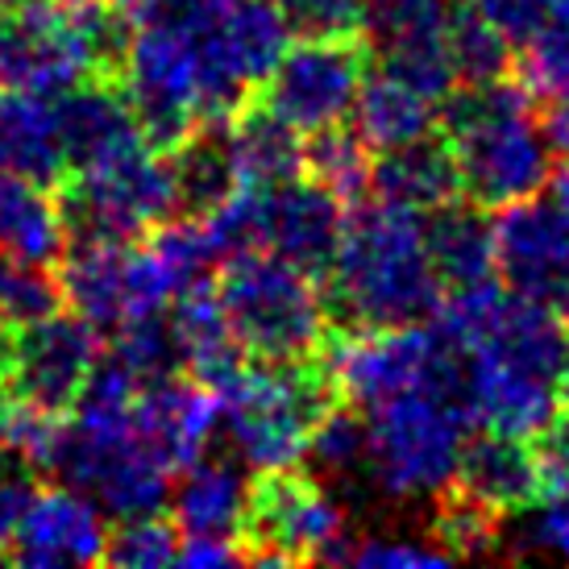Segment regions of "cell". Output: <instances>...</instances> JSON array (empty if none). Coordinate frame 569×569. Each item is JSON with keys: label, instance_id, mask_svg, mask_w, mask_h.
<instances>
[{"label": "cell", "instance_id": "c3c4849f", "mask_svg": "<svg viewBox=\"0 0 569 569\" xmlns=\"http://www.w3.org/2000/svg\"><path fill=\"white\" fill-rule=\"evenodd\" d=\"M4 425H9V396H4V382H0V453H4Z\"/></svg>", "mask_w": 569, "mask_h": 569}, {"label": "cell", "instance_id": "836d02e7", "mask_svg": "<svg viewBox=\"0 0 569 569\" xmlns=\"http://www.w3.org/2000/svg\"><path fill=\"white\" fill-rule=\"evenodd\" d=\"M499 523L487 507H478L475 499H466L461 490L445 487L437 495V520H432V532H437V545L453 557H482L487 549L499 545Z\"/></svg>", "mask_w": 569, "mask_h": 569}, {"label": "cell", "instance_id": "8992f818", "mask_svg": "<svg viewBox=\"0 0 569 569\" xmlns=\"http://www.w3.org/2000/svg\"><path fill=\"white\" fill-rule=\"evenodd\" d=\"M332 391L358 411L379 408L382 399L411 391L420 382L461 375L458 349L428 320L416 325H332L317 353Z\"/></svg>", "mask_w": 569, "mask_h": 569}, {"label": "cell", "instance_id": "44dd1931", "mask_svg": "<svg viewBox=\"0 0 569 569\" xmlns=\"http://www.w3.org/2000/svg\"><path fill=\"white\" fill-rule=\"evenodd\" d=\"M0 174L63 188L67 154L50 96L0 88Z\"/></svg>", "mask_w": 569, "mask_h": 569}, {"label": "cell", "instance_id": "7a4b0ae2", "mask_svg": "<svg viewBox=\"0 0 569 569\" xmlns=\"http://www.w3.org/2000/svg\"><path fill=\"white\" fill-rule=\"evenodd\" d=\"M437 133L449 146L461 200L487 212L537 196L553 174V150L537 121V100L511 76L458 83L441 100Z\"/></svg>", "mask_w": 569, "mask_h": 569}, {"label": "cell", "instance_id": "bcb514c9", "mask_svg": "<svg viewBox=\"0 0 569 569\" xmlns=\"http://www.w3.org/2000/svg\"><path fill=\"white\" fill-rule=\"evenodd\" d=\"M13 332L4 320H0V379H4V366H9V353H13Z\"/></svg>", "mask_w": 569, "mask_h": 569}, {"label": "cell", "instance_id": "f907efd6", "mask_svg": "<svg viewBox=\"0 0 569 569\" xmlns=\"http://www.w3.org/2000/svg\"><path fill=\"white\" fill-rule=\"evenodd\" d=\"M21 0H0V13H9V9H17Z\"/></svg>", "mask_w": 569, "mask_h": 569}, {"label": "cell", "instance_id": "ab89813d", "mask_svg": "<svg viewBox=\"0 0 569 569\" xmlns=\"http://www.w3.org/2000/svg\"><path fill=\"white\" fill-rule=\"evenodd\" d=\"M33 495H38V482H33V470H0V557L9 553L17 528L30 511Z\"/></svg>", "mask_w": 569, "mask_h": 569}, {"label": "cell", "instance_id": "484cf974", "mask_svg": "<svg viewBox=\"0 0 569 569\" xmlns=\"http://www.w3.org/2000/svg\"><path fill=\"white\" fill-rule=\"evenodd\" d=\"M437 112H441L437 100H428L411 83L370 67L349 121H353V133L375 154H382V150H399V146H411L428 133H437Z\"/></svg>", "mask_w": 569, "mask_h": 569}, {"label": "cell", "instance_id": "d4e9b609", "mask_svg": "<svg viewBox=\"0 0 569 569\" xmlns=\"http://www.w3.org/2000/svg\"><path fill=\"white\" fill-rule=\"evenodd\" d=\"M370 196L403 204L411 212H432V208L458 200V171H453V159H449V146L441 142V133H428L420 142L375 154Z\"/></svg>", "mask_w": 569, "mask_h": 569}, {"label": "cell", "instance_id": "d6a6232c", "mask_svg": "<svg viewBox=\"0 0 569 569\" xmlns=\"http://www.w3.org/2000/svg\"><path fill=\"white\" fill-rule=\"evenodd\" d=\"M453 67H458V83H487L511 76V38L461 0L453 13Z\"/></svg>", "mask_w": 569, "mask_h": 569}, {"label": "cell", "instance_id": "816d5d0a", "mask_svg": "<svg viewBox=\"0 0 569 569\" xmlns=\"http://www.w3.org/2000/svg\"><path fill=\"white\" fill-rule=\"evenodd\" d=\"M63 4H92V0H63Z\"/></svg>", "mask_w": 569, "mask_h": 569}, {"label": "cell", "instance_id": "f546056e", "mask_svg": "<svg viewBox=\"0 0 569 569\" xmlns=\"http://www.w3.org/2000/svg\"><path fill=\"white\" fill-rule=\"evenodd\" d=\"M174 183H179V208H188L191 217H204L208 208H217L238 188L233 183V167L224 154V138L212 129H196L188 142L171 150Z\"/></svg>", "mask_w": 569, "mask_h": 569}, {"label": "cell", "instance_id": "83f0119b", "mask_svg": "<svg viewBox=\"0 0 569 569\" xmlns=\"http://www.w3.org/2000/svg\"><path fill=\"white\" fill-rule=\"evenodd\" d=\"M425 238L441 291L495 279V241H490L487 208L470 204L461 196L432 208V212H425Z\"/></svg>", "mask_w": 569, "mask_h": 569}, {"label": "cell", "instance_id": "74e56055", "mask_svg": "<svg viewBox=\"0 0 569 569\" xmlns=\"http://www.w3.org/2000/svg\"><path fill=\"white\" fill-rule=\"evenodd\" d=\"M287 13L291 30L300 33H341L366 30V4L370 0H274Z\"/></svg>", "mask_w": 569, "mask_h": 569}, {"label": "cell", "instance_id": "cb8c5ba5", "mask_svg": "<svg viewBox=\"0 0 569 569\" xmlns=\"http://www.w3.org/2000/svg\"><path fill=\"white\" fill-rule=\"evenodd\" d=\"M174 528L179 537H238L250 507V482L238 461L196 458L174 490Z\"/></svg>", "mask_w": 569, "mask_h": 569}, {"label": "cell", "instance_id": "1f68e13d", "mask_svg": "<svg viewBox=\"0 0 569 569\" xmlns=\"http://www.w3.org/2000/svg\"><path fill=\"white\" fill-rule=\"evenodd\" d=\"M59 308H63V287H59L54 270L0 253V320L9 329L38 325V320L54 317Z\"/></svg>", "mask_w": 569, "mask_h": 569}, {"label": "cell", "instance_id": "681fc988", "mask_svg": "<svg viewBox=\"0 0 569 569\" xmlns=\"http://www.w3.org/2000/svg\"><path fill=\"white\" fill-rule=\"evenodd\" d=\"M557 312H561V317H566V325H569V283H566V291L557 296Z\"/></svg>", "mask_w": 569, "mask_h": 569}, {"label": "cell", "instance_id": "d590c367", "mask_svg": "<svg viewBox=\"0 0 569 569\" xmlns=\"http://www.w3.org/2000/svg\"><path fill=\"white\" fill-rule=\"evenodd\" d=\"M308 458L325 475H353L366 466V416L349 403H332L308 437Z\"/></svg>", "mask_w": 569, "mask_h": 569}, {"label": "cell", "instance_id": "7bdbcfd3", "mask_svg": "<svg viewBox=\"0 0 569 569\" xmlns=\"http://www.w3.org/2000/svg\"><path fill=\"white\" fill-rule=\"evenodd\" d=\"M221 0H117L129 26H150V21H191V17L217 9Z\"/></svg>", "mask_w": 569, "mask_h": 569}, {"label": "cell", "instance_id": "60d3db41", "mask_svg": "<svg viewBox=\"0 0 569 569\" xmlns=\"http://www.w3.org/2000/svg\"><path fill=\"white\" fill-rule=\"evenodd\" d=\"M537 520L528 528V545L545 553H561L569 561V495H545L537 499Z\"/></svg>", "mask_w": 569, "mask_h": 569}, {"label": "cell", "instance_id": "7c38bea8", "mask_svg": "<svg viewBox=\"0 0 569 569\" xmlns=\"http://www.w3.org/2000/svg\"><path fill=\"white\" fill-rule=\"evenodd\" d=\"M453 13L458 0H370L366 38L379 71L411 83L441 104L458 88L453 67Z\"/></svg>", "mask_w": 569, "mask_h": 569}, {"label": "cell", "instance_id": "5bb4252c", "mask_svg": "<svg viewBox=\"0 0 569 569\" xmlns=\"http://www.w3.org/2000/svg\"><path fill=\"white\" fill-rule=\"evenodd\" d=\"M133 428L150 449V458L174 478L208 453L221 428V399L200 379L162 375L142 382V391L133 399Z\"/></svg>", "mask_w": 569, "mask_h": 569}, {"label": "cell", "instance_id": "7402d4cb", "mask_svg": "<svg viewBox=\"0 0 569 569\" xmlns=\"http://www.w3.org/2000/svg\"><path fill=\"white\" fill-rule=\"evenodd\" d=\"M171 332L179 358H183V370L191 379L208 382L212 391L241 366L238 337L229 329L217 283H208V279L183 287L171 300Z\"/></svg>", "mask_w": 569, "mask_h": 569}, {"label": "cell", "instance_id": "30bf717a", "mask_svg": "<svg viewBox=\"0 0 569 569\" xmlns=\"http://www.w3.org/2000/svg\"><path fill=\"white\" fill-rule=\"evenodd\" d=\"M71 238L138 241L154 224L179 212V183H174L171 154L146 146L142 154L112 162L104 171L76 174L63 191Z\"/></svg>", "mask_w": 569, "mask_h": 569}, {"label": "cell", "instance_id": "f35d334b", "mask_svg": "<svg viewBox=\"0 0 569 569\" xmlns=\"http://www.w3.org/2000/svg\"><path fill=\"white\" fill-rule=\"evenodd\" d=\"M537 449V470H540V499L545 495H569V408L549 420L532 437Z\"/></svg>", "mask_w": 569, "mask_h": 569}, {"label": "cell", "instance_id": "e575fe53", "mask_svg": "<svg viewBox=\"0 0 569 569\" xmlns=\"http://www.w3.org/2000/svg\"><path fill=\"white\" fill-rule=\"evenodd\" d=\"M174 557H179V528L174 520H162V511L121 520V528L109 532L104 545V561L126 569H162L174 566Z\"/></svg>", "mask_w": 569, "mask_h": 569}, {"label": "cell", "instance_id": "d6986e66", "mask_svg": "<svg viewBox=\"0 0 569 569\" xmlns=\"http://www.w3.org/2000/svg\"><path fill=\"white\" fill-rule=\"evenodd\" d=\"M59 287L67 308L100 332L138 320L133 241L71 238L59 258Z\"/></svg>", "mask_w": 569, "mask_h": 569}, {"label": "cell", "instance_id": "ffe728a7", "mask_svg": "<svg viewBox=\"0 0 569 569\" xmlns=\"http://www.w3.org/2000/svg\"><path fill=\"white\" fill-rule=\"evenodd\" d=\"M453 490L478 507H487L495 520L520 516L540 499V470L537 449L523 437H503L478 428V437L461 445L458 470H453Z\"/></svg>", "mask_w": 569, "mask_h": 569}, {"label": "cell", "instance_id": "b9f144b4", "mask_svg": "<svg viewBox=\"0 0 569 569\" xmlns=\"http://www.w3.org/2000/svg\"><path fill=\"white\" fill-rule=\"evenodd\" d=\"M238 561H246V545L238 537H179L174 566L212 569V566H238Z\"/></svg>", "mask_w": 569, "mask_h": 569}, {"label": "cell", "instance_id": "52a82bcc", "mask_svg": "<svg viewBox=\"0 0 569 569\" xmlns=\"http://www.w3.org/2000/svg\"><path fill=\"white\" fill-rule=\"evenodd\" d=\"M370 67H375V47L366 30L303 33L287 42L253 100L300 138H308L329 126H346Z\"/></svg>", "mask_w": 569, "mask_h": 569}, {"label": "cell", "instance_id": "4fadbf2b", "mask_svg": "<svg viewBox=\"0 0 569 569\" xmlns=\"http://www.w3.org/2000/svg\"><path fill=\"white\" fill-rule=\"evenodd\" d=\"M490 241H495V274L511 291L557 303L569 283V221L545 196V188L516 204L495 208Z\"/></svg>", "mask_w": 569, "mask_h": 569}, {"label": "cell", "instance_id": "4dcf8cb0", "mask_svg": "<svg viewBox=\"0 0 569 569\" xmlns=\"http://www.w3.org/2000/svg\"><path fill=\"white\" fill-rule=\"evenodd\" d=\"M511 59V80L540 104L569 100V17L545 21L523 42H516Z\"/></svg>", "mask_w": 569, "mask_h": 569}, {"label": "cell", "instance_id": "e0dca14e", "mask_svg": "<svg viewBox=\"0 0 569 569\" xmlns=\"http://www.w3.org/2000/svg\"><path fill=\"white\" fill-rule=\"evenodd\" d=\"M461 391L475 428L523 437L532 441L540 428L557 416V379L503 362L495 353H466L461 358Z\"/></svg>", "mask_w": 569, "mask_h": 569}, {"label": "cell", "instance_id": "ba28073f", "mask_svg": "<svg viewBox=\"0 0 569 569\" xmlns=\"http://www.w3.org/2000/svg\"><path fill=\"white\" fill-rule=\"evenodd\" d=\"M246 566H300L341 561L346 553V511L317 475L300 466L262 470L250 482V507L241 523Z\"/></svg>", "mask_w": 569, "mask_h": 569}, {"label": "cell", "instance_id": "9a60e30c", "mask_svg": "<svg viewBox=\"0 0 569 569\" xmlns=\"http://www.w3.org/2000/svg\"><path fill=\"white\" fill-rule=\"evenodd\" d=\"M346 224V204L312 183L308 174H296L274 188H258V246L303 267L308 274H325Z\"/></svg>", "mask_w": 569, "mask_h": 569}, {"label": "cell", "instance_id": "f6af8a7d", "mask_svg": "<svg viewBox=\"0 0 569 569\" xmlns=\"http://www.w3.org/2000/svg\"><path fill=\"white\" fill-rule=\"evenodd\" d=\"M545 196L553 200L561 212H566V221H569V167H561V171L549 174V183H545Z\"/></svg>", "mask_w": 569, "mask_h": 569}, {"label": "cell", "instance_id": "2e32d148", "mask_svg": "<svg viewBox=\"0 0 569 569\" xmlns=\"http://www.w3.org/2000/svg\"><path fill=\"white\" fill-rule=\"evenodd\" d=\"M54 112H59V133H63V154L71 174L104 171L112 162L133 159L150 146L142 121L133 117L117 80L76 83L71 92L59 96Z\"/></svg>", "mask_w": 569, "mask_h": 569}, {"label": "cell", "instance_id": "3957f363", "mask_svg": "<svg viewBox=\"0 0 569 569\" xmlns=\"http://www.w3.org/2000/svg\"><path fill=\"white\" fill-rule=\"evenodd\" d=\"M366 416V470L391 499H432L453 482L461 445L470 441V408L461 375L420 382L382 399Z\"/></svg>", "mask_w": 569, "mask_h": 569}, {"label": "cell", "instance_id": "4316f807", "mask_svg": "<svg viewBox=\"0 0 569 569\" xmlns=\"http://www.w3.org/2000/svg\"><path fill=\"white\" fill-rule=\"evenodd\" d=\"M71 241L67 208L42 183L0 174V253L54 267Z\"/></svg>", "mask_w": 569, "mask_h": 569}, {"label": "cell", "instance_id": "9c48e42d", "mask_svg": "<svg viewBox=\"0 0 569 569\" xmlns=\"http://www.w3.org/2000/svg\"><path fill=\"white\" fill-rule=\"evenodd\" d=\"M112 80L126 92L133 117L142 121L150 146H159L162 154L188 142L196 129H208L196 42L183 21L133 26Z\"/></svg>", "mask_w": 569, "mask_h": 569}, {"label": "cell", "instance_id": "5b68a950", "mask_svg": "<svg viewBox=\"0 0 569 569\" xmlns=\"http://www.w3.org/2000/svg\"><path fill=\"white\" fill-rule=\"evenodd\" d=\"M221 425L250 470H287L308 458V437L332 403H341L320 358L241 362L217 387Z\"/></svg>", "mask_w": 569, "mask_h": 569}, {"label": "cell", "instance_id": "8fae6325", "mask_svg": "<svg viewBox=\"0 0 569 569\" xmlns=\"http://www.w3.org/2000/svg\"><path fill=\"white\" fill-rule=\"evenodd\" d=\"M100 329H92L76 312H54V317L26 325L13 332V353L4 366V396L9 403L38 411H67L80 403V391L100 358Z\"/></svg>", "mask_w": 569, "mask_h": 569}, {"label": "cell", "instance_id": "ee69618b", "mask_svg": "<svg viewBox=\"0 0 569 569\" xmlns=\"http://www.w3.org/2000/svg\"><path fill=\"white\" fill-rule=\"evenodd\" d=\"M540 126H545V142L553 150V162L569 167V100L549 104V117H545Z\"/></svg>", "mask_w": 569, "mask_h": 569}, {"label": "cell", "instance_id": "ac0fdd59", "mask_svg": "<svg viewBox=\"0 0 569 569\" xmlns=\"http://www.w3.org/2000/svg\"><path fill=\"white\" fill-rule=\"evenodd\" d=\"M109 528L104 511L76 487H50L33 495L26 520L17 528L9 557L17 566L50 569V566H96L104 561Z\"/></svg>", "mask_w": 569, "mask_h": 569}, {"label": "cell", "instance_id": "6da1fadb", "mask_svg": "<svg viewBox=\"0 0 569 569\" xmlns=\"http://www.w3.org/2000/svg\"><path fill=\"white\" fill-rule=\"evenodd\" d=\"M332 325H416L441 300L425 238V212L362 196L320 274Z\"/></svg>", "mask_w": 569, "mask_h": 569}, {"label": "cell", "instance_id": "8d00e7d4", "mask_svg": "<svg viewBox=\"0 0 569 569\" xmlns=\"http://www.w3.org/2000/svg\"><path fill=\"white\" fill-rule=\"evenodd\" d=\"M346 566L358 569H420V566H449L453 557L445 553L441 545H420V540H358L346 545L341 553Z\"/></svg>", "mask_w": 569, "mask_h": 569}, {"label": "cell", "instance_id": "7dc6e473", "mask_svg": "<svg viewBox=\"0 0 569 569\" xmlns=\"http://www.w3.org/2000/svg\"><path fill=\"white\" fill-rule=\"evenodd\" d=\"M557 396H561V403L569 408V353H566V362H561V375H557Z\"/></svg>", "mask_w": 569, "mask_h": 569}, {"label": "cell", "instance_id": "277c9868", "mask_svg": "<svg viewBox=\"0 0 569 569\" xmlns=\"http://www.w3.org/2000/svg\"><path fill=\"white\" fill-rule=\"evenodd\" d=\"M229 329L253 362L317 358L332 332L329 300L317 274L270 250L224 253L217 279Z\"/></svg>", "mask_w": 569, "mask_h": 569}, {"label": "cell", "instance_id": "603a6c76", "mask_svg": "<svg viewBox=\"0 0 569 569\" xmlns=\"http://www.w3.org/2000/svg\"><path fill=\"white\" fill-rule=\"evenodd\" d=\"M221 138L238 188H274L303 174V138L258 100L224 121Z\"/></svg>", "mask_w": 569, "mask_h": 569}, {"label": "cell", "instance_id": "f1b7e54d", "mask_svg": "<svg viewBox=\"0 0 569 569\" xmlns=\"http://www.w3.org/2000/svg\"><path fill=\"white\" fill-rule=\"evenodd\" d=\"M370 171H375V150L349 126H329L303 138V174L346 208L370 196Z\"/></svg>", "mask_w": 569, "mask_h": 569}]
</instances>
